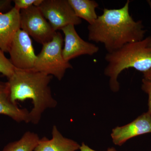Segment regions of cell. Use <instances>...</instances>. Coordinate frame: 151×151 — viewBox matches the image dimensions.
<instances>
[{
    "mask_svg": "<svg viewBox=\"0 0 151 151\" xmlns=\"http://www.w3.org/2000/svg\"><path fill=\"white\" fill-rule=\"evenodd\" d=\"M130 3L128 0L121 8L104 9L94 23L89 24L88 40L103 44L108 53L143 40L146 30L142 21H135L130 15Z\"/></svg>",
    "mask_w": 151,
    "mask_h": 151,
    "instance_id": "6da1fadb",
    "label": "cell"
},
{
    "mask_svg": "<svg viewBox=\"0 0 151 151\" xmlns=\"http://www.w3.org/2000/svg\"><path fill=\"white\" fill-rule=\"evenodd\" d=\"M52 78L35 69L23 70L15 68L7 81L11 100L17 101L27 99L32 101L33 108L29 112V123L37 124L45 110L55 108L57 101L52 94L49 84Z\"/></svg>",
    "mask_w": 151,
    "mask_h": 151,
    "instance_id": "7a4b0ae2",
    "label": "cell"
},
{
    "mask_svg": "<svg viewBox=\"0 0 151 151\" xmlns=\"http://www.w3.org/2000/svg\"><path fill=\"white\" fill-rule=\"evenodd\" d=\"M151 37L143 40L127 44L116 51L108 53L105 59L108 65L104 73L110 78L111 90L120 89L118 76L122 71L130 68L145 73L151 68V49L149 47Z\"/></svg>",
    "mask_w": 151,
    "mask_h": 151,
    "instance_id": "3957f363",
    "label": "cell"
},
{
    "mask_svg": "<svg viewBox=\"0 0 151 151\" xmlns=\"http://www.w3.org/2000/svg\"><path fill=\"white\" fill-rule=\"evenodd\" d=\"M63 42L61 34L56 32L50 41L42 45L41 51L37 55L33 69L54 76L59 81L62 80L66 70L73 68L63 55Z\"/></svg>",
    "mask_w": 151,
    "mask_h": 151,
    "instance_id": "277c9868",
    "label": "cell"
},
{
    "mask_svg": "<svg viewBox=\"0 0 151 151\" xmlns=\"http://www.w3.org/2000/svg\"><path fill=\"white\" fill-rule=\"evenodd\" d=\"M20 28L38 43L43 45L50 41L57 32L42 14L35 6L20 11Z\"/></svg>",
    "mask_w": 151,
    "mask_h": 151,
    "instance_id": "5b68a950",
    "label": "cell"
},
{
    "mask_svg": "<svg viewBox=\"0 0 151 151\" xmlns=\"http://www.w3.org/2000/svg\"><path fill=\"white\" fill-rule=\"evenodd\" d=\"M38 7L56 32L68 25H78L82 22L76 15L68 0H43Z\"/></svg>",
    "mask_w": 151,
    "mask_h": 151,
    "instance_id": "8992f818",
    "label": "cell"
},
{
    "mask_svg": "<svg viewBox=\"0 0 151 151\" xmlns=\"http://www.w3.org/2000/svg\"><path fill=\"white\" fill-rule=\"evenodd\" d=\"M8 52L10 60L15 68L33 69L37 55L30 37L22 30H19L14 37Z\"/></svg>",
    "mask_w": 151,
    "mask_h": 151,
    "instance_id": "52a82bcc",
    "label": "cell"
},
{
    "mask_svg": "<svg viewBox=\"0 0 151 151\" xmlns=\"http://www.w3.org/2000/svg\"><path fill=\"white\" fill-rule=\"evenodd\" d=\"M61 30L64 35L63 55L66 61L69 62L71 60L82 55L92 56L99 51L98 46L85 41L79 36L73 25H68Z\"/></svg>",
    "mask_w": 151,
    "mask_h": 151,
    "instance_id": "ba28073f",
    "label": "cell"
},
{
    "mask_svg": "<svg viewBox=\"0 0 151 151\" xmlns=\"http://www.w3.org/2000/svg\"><path fill=\"white\" fill-rule=\"evenodd\" d=\"M151 133V115L148 112L143 113L130 124L117 127L112 130L111 137L114 144L122 145L131 138Z\"/></svg>",
    "mask_w": 151,
    "mask_h": 151,
    "instance_id": "9c48e42d",
    "label": "cell"
},
{
    "mask_svg": "<svg viewBox=\"0 0 151 151\" xmlns=\"http://www.w3.org/2000/svg\"><path fill=\"white\" fill-rule=\"evenodd\" d=\"M20 29V11L13 7L6 12H0V49L9 52L14 37Z\"/></svg>",
    "mask_w": 151,
    "mask_h": 151,
    "instance_id": "30bf717a",
    "label": "cell"
},
{
    "mask_svg": "<svg viewBox=\"0 0 151 151\" xmlns=\"http://www.w3.org/2000/svg\"><path fill=\"white\" fill-rule=\"evenodd\" d=\"M0 114L6 115L18 123H29V111L19 108L11 99L8 82L0 81Z\"/></svg>",
    "mask_w": 151,
    "mask_h": 151,
    "instance_id": "8fae6325",
    "label": "cell"
},
{
    "mask_svg": "<svg viewBox=\"0 0 151 151\" xmlns=\"http://www.w3.org/2000/svg\"><path fill=\"white\" fill-rule=\"evenodd\" d=\"M51 139L43 137L40 139L37 146L34 151H76L81 146L73 140L65 138L53 126Z\"/></svg>",
    "mask_w": 151,
    "mask_h": 151,
    "instance_id": "7c38bea8",
    "label": "cell"
},
{
    "mask_svg": "<svg viewBox=\"0 0 151 151\" xmlns=\"http://www.w3.org/2000/svg\"><path fill=\"white\" fill-rule=\"evenodd\" d=\"M75 13L79 18L92 24L97 18L95 9L99 6L94 0H68Z\"/></svg>",
    "mask_w": 151,
    "mask_h": 151,
    "instance_id": "4fadbf2b",
    "label": "cell"
},
{
    "mask_svg": "<svg viewBox=\"0 0 151 151\" xmlns=\"http://www.w3.org/2000/svg\"><path fill=\"white\" fill-rule=\"evenodd\" d=\"M40 138L34 132H25L18 140L9 143L2 151H34Z\"/></svg>",
    "mask_w": 151,
    "mask_h": 151,
    "instance_id": "5bb4252c",
    "label": "cell"
},
{
    "mask_svg": "<svg viewBox=\"0 0 151 151\" xmlns=\"http://www.w3.org/2000/svg\"><path fill=\"white\" fill-rule=\"evenodd\" d=\"M4 53L0 49V73L9 78L13 74L15 68L10 59L5 56Z\"/></svg>",
    "mask_w": 151,
    "mask_h": 151,
    "instance_id": "9a60e30c",
    "label": "cell"
},
{
    "mask_svg": "<svg viewBox=\"0 0 151 151\" xmlns=\"http://www.w3.org/2000/svg\"><path fill=\"white\" fill-rule=\"evenodd\" d=\"M43 0H14V7L20 11L29 8L32 6L39 7Z\"/></svg>",
    "mask_w": 151,
    "mask_h": 151,
    "instance_id": "2e32d148",
    "label": "cell"
},
{
    "mask_svg": "<svg viewBox=\"0 0 151 151\" xmlns=\"http://www.w3.org/2000/svg\"><path fill=\"white\" fill-rule=\"evenodd\" d=\"M142 81V89L148 95L149 110L148 112L151 115V81L144 78Z\"/></svg>",
    "mask_w": 151,
    "mask_h": 151,
    "instance_id": "e0dca14e",
    "label": "cell"
},
{
    "mask_svg": "<svg viewBox=\"0 0 151 151\" xmlns=\"http://www.w3.org/2000/svg\"><path fill=\"white\" fill-rule=\"evenodd\" d=\"M12 2L11 0H0V12L10 10Z\"/></svg>",
    "mask_w": 151,
    "mask_h": 151,
    "instance_id": "ac0fdd59",
    "label": "cell"
},
{
    "mask_svg": "<svg viewBox=\"0 0 151 151\" xmlns=\"http://www.w3.org/2000/svg\"><path fill=\"white\" fill-rule=\"evenodd\" d=\"M143 76L144 78L151 81V68L150 70L143 73Z\"/></svg>",
    "mask_w": 151,
    "mask_h": 151,
    "instance_id": "d6986e66",
    "label": "cell"
},
{
    "mask_svg": "<svg viewBox=\"0 0 151 151\" xmlns=\"http://www.w3.org/2000/svg\"><path fill=\"white\" fill-rule=\"evenodd\" d=\"M148 3L149 5L150 6L151 9V1H148ZM149 47L151 49V37L150 40V42H149Z\"/></svg>",
    "mask_w": 151,
    "mask_h": 151,
    "instance_id": "ffe728a7",
    "label": "cell"
}]
</instances>
